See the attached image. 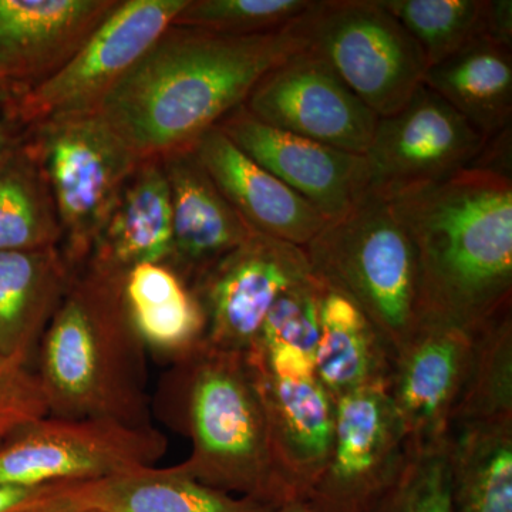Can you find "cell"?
Here are the masks:
<instances>
[{"label":"cell","instance_id":"cell-1","mask_svg":"<svg viewBox=\"0 0 512 512\" xmlns=\"http://www.w3.org/2000/svg\"><path fill=\"white\" fill-rule=\"evenodd\" d=\"M298 20L254 36L170 26L96 113L140 160L188 150L244 106L269 70L305 49Z\"/></svg>","mask_w":512,"mask_h":512},{"label":"cell","instance_id":"cell-2","mask_svg":"<svg viewBox=\"0 0 512 512\" xmlns=\"http://www.w3.org/2000/svg\"><path fill=\"white\" fill-rule=\"evenodd\" d=\"M389 201L416 247L423 319L478 329L511 311V168L473 164Z\"/></svg>","mask_w":512,"mask_h":512},{"label":"cell","instance_id":"cell-3","mask_svg":"<svg viewBox=\"0 0 512 512\" xmlns=\"http://www.w3.org/2000/svg\"><path fill=\"white\" fill-rule=\"evenodd\" d=\"M165 399L167 419L192 444L181 471L276 510L298 503L276 461L261 383L247 353L201 343L175 360Z\"/></svg>","mask_w":512,"mask_h":512},{"label":"cell","instance_id":"cell-4","mask_svg":"<svg viewBox=\"0 0 512 512\" xmlns=\"http://www.w3.org/2000/svg\"><path fill=\"white\" fill-rule=\"evenodd\" d=\"M121 282L87 266L74 274L37 346L50 416L153 426L147 349L128 319Z\"/></svg>","mask_w":512,"mask_h":512},{"label":"cell","instance_id":"cell-5","mask_svg":"<svg viewBox=\"0 0 512 512\" xmlns=\"http://www.w3.org/2000/svg\"><path fill=\"white\" fill-rule=\"evenodd\" d=\"M303 248L312 274L362 309L394 360L423 311L416 247L390 201L365 195Z\"/></svg>","mask_w":512,"mask_h":512},{"label":"cell","instance_id":"cell-6","mask_svg":"<svg viewBox=\"0 0 512 512\" xmlns=\"http://www.w3.org/2000/svg\"><path fill=\"white\" fill-rule=\"evenodd\" d=\"M30 131L25 140L45 175L62 228L60 249L79 271L141 160L97 113L45 121Z\"/></svg>","mask_w":512,"mask_h":512},{"label":"cell","instance_id":"cell-7","mask_svg":"<svg viewBox=\"0 0 512 512\" xmlns=\"http://www.w3.org/2000/svg\"><path fill=\"white\" fill-rule=\"evenodd\" d=\"M298 28L305 50L379 117L402 110L423 84V52L380 0L313 2Z\"/></svg>","mask_w":512,"mask_h":512},{"label":"cell","instance_id":"cell-8","mask_svg":"<svg viewBox=\"0 0 512 512\" xmlns=\"http://www.w3.org/2000/svg\"><path fill=\"white\" fill-rule=\"evenodd\" d=\"M188 0H117L109 15L45 82L9 99L6 109L26 127L96 113L131 67L174 25Z\"/></svg>","mask_w":512,"mask_h":512},{"label":"cell","instance_id":"cell-9","mask_svg":"<svg viewBox=\"0 0 512 512\" xmlns=\"http://www.w3.org/2000/svg\"><path fill=\"white\" fill-rule=\"evenodd\" d=\"M167 437L153 426L46 416L0 448V483L43 487L86 483L154 467Z\"/></svg>","mask_w":512,"mask_h":512},{"label":"cell","instance_id":"cell-10","mask_svg":"<svg viewBox=\"0 0 512 512\" xmlns=\"http://www.w3.org/2000/svg\"><path fill=\"white\" fill-rule=\"evenodd\" d=\"M488 140L426 84L409 103L379 117L366 151V195L393 200L471 167Z\"/></svg>","mask_w":512,"mask_h":512},{"label":"cell","instance_id":"cell-11","mask_svg":"<svg viewBox=\"0 0 512 512\" xmlns=\"http://www.w3.org/2000/svg\"><path fill=\"white\" fill-rule=\"evenodd\" d=\"M407 439L389 386L335 400V429L325 468L303 504L313 512H370L406 457Z\"/></svg>","mask_w":512,"mask_h":512},{"label":"cell","instance_id":"cell-12","mask_svg":"<svg viewBox=\"0 0 512 512\" xmlns=\"http://www.w3.org/2000/svg\"><path fill=\"white\" fill-rule=\"evenodd\" d=\"M311 275L305 248L254 232L191 288L205 316L202 343L248 353L276 299Z\"/></svg>","mask_w":512,"mask_h":512},{"label":"cell","instance_id":"cell-13","mask_svg":"<svg viewBox=\"0 0 512 512\" xmlns=\"http://www.w3.org/2000/svg\"><path fill=\"white\" fill-rule=\"evenodd\" d=\"M244 107L268 126L357 156L369 150L379 121L328 63L305 49L269 70Z\"/></svg>","mask_w":512,"mask_h":512},{"label":"cell","instance_id":"cell-14","mask_svg":"<svg viewBox=\"0 0 512 512\" xmlns=\"http://www.w3.org/2000/svg\"><path fill=\"white\" fill-rule=\"evenodd\" d=\"M481 328L423 319L394 356L389 394L407 444L447 439L473 370Z\"/></svg>","mask_w":512,"mask_h":512},{"label":"cell","instance_id":"cell-15","mask_svg":"<svg viewBox=\"0 0 512 512\" xmlns=\"http://www.w3.org/2000/svg\"><path fill=\"white\" fill-rule=\"evenodd\" d=\"M217 127L326 220L335 221L348 214L366 195L365 156L268 126L244 106L228 114Z\"/></svg>","mask_w":512,"mask_h":512},{"label":"cell","instance_id":"cell-16","mask_svg":"<svg viewBox=\"0 0 512 512\" xmlns=\"http://www.w3.org/2000/svg\"><path fill=\"white\" fill-rule=\"evenodd\" d=\"M117 0H0V92H28L77 52Z\"/></svg>","mask_w":512,"mask_h":512},{"label":"cell","instance_id":"cell-17","mask_svg":"<svg viewBox=\"0 0 512 512\" xmlns=\"http://www.w3.org/2000/svg\"><path fill=\"white\" fill-rule=\"evenodd\" d=\"M251 363L261 383L276 461L293 497L303 503L328 461L335 400L315 370H272Z\"/></svg>","mask_w":512,"mask_h":512},{"label":"cell","instance_id":"cell-18","mask_svg":"<svg viewBox=\"0 0 512 512\" xmlns=\"http://www.w3.org/2000/svg\"><path fill=\"white\" fill-rule=\"evenodd\" d=\"M170 187L173 251L167 265L192 288L252 234L198 160L194 148L161 157Z\"/></svg>","mask_w":512,"mask_h":512},{"label":"cell","instance_id":"cell-19","mask_svg":"<svg viewBox=\"0 0 512 512\" xmlns=\"http://www.w3.org/2000/svg\"><path fill=\"white\" fill-rule=\"evenodd\" d=\"M192 148L225 200L256 234L306 247L329 224L220 128H212Z\"/></svg>","mask_w":512,"mask_h":512},{"label":"cell","instance_id":"cell-20","mask_svg":"<svg viewBox=\"0 0 512 512\" xmlns=\"http://www.w3.org/2000/svg\"><path fill=\"white\" fill-rule=\"evenodd\" d=\"M173 251L170 187L161 158L141 160L100 229L87 268L123 278L143 264H167Z\"/></svg>","mask_w":512,"mask_h":512},{"label":"cell","instance_id":"cell-21","mask_svg":"<svg viewBox=\"0 0 512 512\" xmlns=\"http://www.w3.org/2000/svg\"><path fill=\"white\" fill-rule=\"evenodd\" d=\"M76 272L60 247L0 252V355L30 362Z\"/></svg>","mask_w":512,"mask_h":512},{"label":"cell","instance_id":"cell-22","mask_svg":"<svg viewBox=\"0 0 512 512\" xmlns=\"http://www.w3.org/2000/svg\"><path fill=\"white\" fill-rule=\"evenodd\" d=\"M423 83L491 140L512 124V45L478 33L424 74Z\"/></svg>","mask_w":512,"mask_h":512},{"label":"cell","instance_id":"cell-23","mask_svg":"<svg viewBox=\"0 0 512 512\" xmlns=\"http://www.w3.org/2000/svg\"><path fill=\"white\" fill-rule=\"evenodd\" d=\"M319 326L313 369L333 400L363 387L389 386V346L352 299L322 281Z\"/></svg>","mask_w":512,"mask_h":512},{"label":"cell","instance_id":"cell-24","mask_svg":"<svg viewBox=\"0 0 512 512\" xmlns=\"http://www.w3.org/2000/svg\"><path fill=\"white\" fill-rule=\"evenodd\" d=\"M121 298L147 352L174 363L204 342L201 303L167 264H143L128 271Z\"/></svg>","mask_w":512,"mask_h":512},{"label":"cell","instance_id":"cell-25","mask_svg":"<svg viewBox=\"0 0 512 512\" xmlns=\"http://www.w3.org/2000/svg\"><path fill=\"white\" fill-rule=\"evenodd\" d=\"M100 512H276L271 505L238 497L195 480L177 466L141 467L103 480L72 483Z\"/></svg>","mask_w":512,"mask_h":512},{"label":"cell","instance_id":"cell-26","mask_svg":"<svg viewBox=\"0 0 512 512\" xmlns=\"http://www.w3.org/2000/svg\"><path fill=\"white\" fill-rule=\"evenodd\" d=\"M456 512H512V420L461 423L448 431Z\"/></svg>","mask_w":512,"mask_h":512},{"label":"cell","instance_id":"cell-27","mask_svg":"<svg viewBox=\"0 0 512 512\" xmlns=\"http://www.w3.org/2000/svg\"><path fill=\"white\" fill-rule=\"evenodd\" d=\"M62 228L45 175L22 141L0 164V252L60 247Z\"/></svg>","mask_w":512,"mask_h":512},{"label":"cell","instance_id":"cell-28","mask_svg":"<svg viewBox=\"0 0 512 512\" xmlns=\"http://www.w3.org/2000/svg\"><path fill=\"white\" fill-rule=\"evenodd\" d=\"M503 420H512L511 311L485 323L478 332L473 370L451 427Z\"/></svg>","mask_w":512,"mask_h":512},{"label":"cell","instance_id":"cell-29","mask_svg":"<svg viewBox=\"0 0 512 512\" xmlns=\"http://www.w3.org/2000/svg\"><path fill=\"white\" fill-rule=\"evenodd\" d=\"M416 40L427 69L484 32L487 0H380Z\"/></svg>","mask_w":512,"mask_h":512},{"label":"cell","instance_id":"cell-30","mask_svg":"<svg viewBox=\"0 0 512 512\" xmlns=\"http://www.w3.org/2000/svg\"><path fill=\"white\" fill-rule=\"evenodd\" d=\"M370 512H456L448 439L426 446L407 444L399 473Z\"/></svg>","mask_w":512,"mask_h":512},{"label":"cell","instance_id":"cell-31","mask_svg":"<svg viewBox=\"0 0 512 512\" xmlns=\"http://www.w3.org/2000/svg\"><path fill=\"white\" fill-rule=\"evenodd\" d=\"M312 5V0H188L174 25L221 35H265L288 28Z\"/></svg>","mask_w":512,"mask_h":512},{"label":"cell","instance_id":"cell-32","mask_svg":"<svg viewBox=\"0 0 512 512\" xmlns=\"http://www.w3.org/2000/svg\"><path fill=\"white\" fill-rule=\"evenodd\" d=\"M319 295L320 281L313 274L286 289L269 309L248 353L291 349L313 360L320 332Z\"/></svg>","mask_w":512,"mask_h":512},{"label":"cell","instance_id":"cell-33","mask_svg":"<svg viewBox=\"0 0 512 512\" xmlns=\"http://www.w3.org/2000/svg\"><path fill=\"white\" fill-rule=\"evenodd\" d=\"M46 416L49 404L36 370L19 357L0 355V448Z\"/></svg>","mask_w":512,"mask_h":512},{"label":"cell","instance_id":"cell-34","mask_svg":"<svg viewBox=\"0 0 512 512\" xmlns=\"http://www.w3.org/2000/svg\"><path fill=\"white\" fill-rule=\"evenodd\" d=\"M9 512H100L84 503L72 483L43 485L33 497Z\"/></svg>","mask_w":512,"mask_h":512},{"label":"cell","instance_id":"cell-35","mask_svg":"<svg viewBox=\"0 0 512 512\" xmlns=\"http://www.w3.org/2000/svg\"><path fill=\"white\" fill-rule=\"evenodd\" d=\"M20 128L22 124L5 107L0 113V164L25 140L20 134Z\"/></svg>","mask_w":512,"mask_h":512},{"label":"cell","instance_id":"cell-36","mask_svg":"<svg viewBox=\"0 0 512 512\" xmlns=\"http://www.w3.org/2000/svg\"><path fill=\"white\" fill-rule=\"evenodd\" d=\"M42 487H22V485H13L0 483V512H9L13 508L28 501Z\"/></svg>","mask_w":512,"mask_h":512},{"label":"cell","instance_id":"cell-37","mask_svg":"<svg viewBox=\"0 0 512 512\" xmlns=\"http://www.w3.org/2000/svg\"><path fill=\"white\" fill-rule=\"evenodd\" d=\"M276 512H313L309 510L308 505L303 503L286 504L284 507L279 508Z\"/></svg>","mask_w":512,"mask_h":512}]
</instances>
